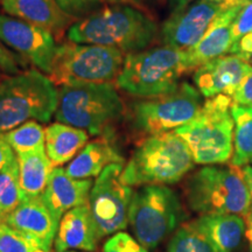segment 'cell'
<instances>
[{
  "mask_svg": "<svg viewBox=\"0 0 252 252\" xmlns=\"http://www.w3.org/2000/svg\"><path fill=\"white\" fill-rule=\"evenodd\" d=\"M157 35L158 25L152 18L140 9L122 4L81 19L67 32L70 42L113 47L124 54L145 50Z\"/></svg>",
  "mask_w": 252,
  "mask_h": 252,
  "instance_id": "obj_1",
  "label": "cell"
},
{
  "mask_svg": "<svg viewBox=\"0 0 252 252\" xmlns=\"http://www.w3.org/2000/svg\"><path fill=\"white\" fill-rule=\"evenodd\" d=\"M194 159L186 141L174 132H162L144 139L123 169V184L133 187L173 185L193 169Z\"/></svg>",
  "mask_w": 252,
  "mask_h": 252,
  "instance_id": "obj_2",
  "label": "cell"
},
{
  "mask_svg": "<svg viewBox=\"0 0 252 252\" xmlns=\"http://www.w3.org/2000/svg\"><path fill=\"white\" fill-rule=\"evenodd\" d=\"M189 208L200 216L239 215L250 210V195L242 167L207 165L193 173L185 185Z\"/></svg>",
  "mask_w": 252,
  "mask_h": 252,
  "instance_id": "obj_3",
  "label": "cell"
},
{
  "mask_svg": "<svg viewBox=\"0 0 252 252\" xmlns=\"http://www.w3.org/2000/svg\"><path fill=\"white\" fill-rule=\"evenodd\" d=\"M190 71L187 50L165 45L126 55L116 82L131 96L150 98L173 90Z\"/></svg>",
  "mask_w": 252,
  "mask_h": 252,
  "instance_id": "obj_4",
  "label": "cell"
},
{
  "mask_svg": "<svg viewBox=\"0 0 252 252\" xmlns=\"http://www.w3.org/2000/svg\"><path fill=\"white\" fill-rule=\"evenodd\" d=\"M232 105V97L226 94L207 98L190 122L174 130L186 141L195 163L207 166L230 161L234 151Z\"/></svg>",
  "mask_w": 252,
  "mask_h": 252,
  "instance_id": "obj_5",
  "label": "cell"
},
{
  "mask_svg": "<svg viewBox=\"0 0 252 252\" xmlns=\"http://www.w3.org/2000/svg\"><path fill=\"white\" fill-rule=\"evenodd\" d=\"M124 115V104L111 83L64 86L59 93L55 118L91 135L109 137Z\"/></svg>",
  "mask_w": 252,
  "mask_h": 252,
  "instance_id": "obj_6",
  "label": "cell"
},
{
  "mask_svg": "<svg viewBox=\"0 0 252 252\" xmlns=\"http://www.w3.org/2000/svg\"><path fill=\"white\" fill-rule=\"evenodd\" d=\"M59 106V93L48 76L32 69L0 84V133L30 121L47 123Z\"/></svg>",
  "mask_w": 252,
  "mask_h": 252,
  "instance_id": "obj_7",
  "label": "cell"
},
{
  "mask_svg": "<svg viewBox=\"0 0 252 252\" xmlns=\"http://www.w3.org/2000/svg\"><path fill=\"white\" fill-rule=\"evenodd\" d=\"M186 219L180 197L163 185L141 186L133 191L128 225L135 239L146 249H156Z\"/></svg>",
  "mask_w": 252,
  "mask_h": 252,
  "instance_id": "obj_8",
  "label": "cell"
},
{
  "mask_svg": "<svg viewBox=\"0 0 252 252\" xmlns=\"http://www.w3.org/2000/svg\"><path fill=\"white\" fill-rule=\"evenodd\" d=\"M124 53L113 47L69 42L58 46L48 77L55 86L110 83L117 78Z\"/></svg>",
  "mask_w": 252,
  "mask_h": 252,
  "instance_id": "obj_9",
  "label": "cell"
},
{
  "mask_svg": "<svg viewBox=\"0 0 252 252\" xmlns=\"http://www.w3.org/2000/svg\"><path fill=\"white\" fill-rule=\"evenodd\" d=\"M202 105V94L197 88L182 82L168 93L134 103L132 125L147 137L176 130L190 122Z\"/></svg>",
  "mask_w": 252,
  "mask_h": 252,
  "instance_id": "obj_10",
  "label": "cell"
},
{
  "mask_svg": "<svg viewBox=\"0 0 252 252\" xmlns=\"http://www.w3.org/2000/svg\"><path fill=\"white\" fill-rule=\"evenodd\" d=\"M123 163H111L100 173L89 196V208L99 239L127 228L133 189L123 184Z\"/></svg>",
  "mask_w": 252,
  "mask_h": 252,
  "instance_id": "obj_11",
  "label": "cell"
},
{
  "mask_svg": "<svg viewBox=\"0 0 252 252\" xmlns=\"http://www.w3.org/2000/svg\"><path fill=\"white\" fill-rule=\"evenodd\" d=\"M0 40L30 60L40 71L49 75L58 49L54 35L49 31L0 14Z\"/></svg>",
  "mask_w": 252,
  "mask_h": 252,
  "instance_id": "obj_12",
  "label": "cell"
},
{
  "mask_svg": "<svg viewBox=\"0 0 252 252\" xmlns=\"http://www.w3.org/2000/svg\"><path fill=\"white\" fill-rule=\"evenodd\" d=\"M223 13L222 9L209 0H197L178 12H173L163 23L162 42L181 50L194 47L204 36L214 21Z\"/></svg>",
  "mask_w": 252,
  "mask_h": 252,
  "instance_id": "obj_13",
  "label": "cell"
},
{
  "mask_svg": "<svg viewBox=\"0 0 252 252\" xmlns=\"http://www.w3.org/2000/svg\"><path fill=\"white\" fill-rule=\"evenodd\" d=\"M251 70V65L238 56H220L198 67L194 72V82L206 98L217 94L232 97Z\"/></svg>",
  "mask_w": 252,
  "mask_h": 252,
  "instance_id": "obj_14",
  "label": "cell"
},
{
  "mask_svg": "<svg viewBox=\"0 0 252 252\" xmlns=\"http://www.w3.org/2000/svg\"><path fill=\"white\" fill-rule=\"evenodd\" d=\"M5 223L36 242L47 252H52L59 224L50 215L42 198H23L20 204L9 213Z\"/></svg>",
  "mask_w": 252,
  "mask_h": 252,
  "instance_id": "obj_15",
  "label": "cell"
},
{
  "mask_svg": "<svg viewBox=\"0 0 252 252\" xmlns=\"http://www.w3.org/2000/svg\"><path fill=\"white\" fill-rule=\"evenodd\" d=\"M93 186L91 179H74L65 173L64 168L55 167L41 198L55 222L60 224L63 215L69 210L89 203Z\"/></svg>",
  "mask_w": 252,
  "mask_h": 252,
  "instance_id": "obj_16",
  "label": "cell"
},
{
  "mask_svg": "<svg viewBox=\"0 0 252 252\" xmlns=\"http://www.w3.org/2000/svg\"><path fill=\"white\" fill-rule=\"evenodd\" d=\"M97 234L89 204L76 207L64 214L59 224L54 241L55 252L97 250Z\"/></svg>",
  "mask_w": 252,
  "mask_h": 252,
  "instance_id": "obj_17",
  "label": "cell"
},
{
  "mask_svg": "<svg viewBox=\"0 0 252 252\" xmlns=\"http://www.w3.org/2000/svg\"><path fill=\"white\" fill-rule=\"evenodd\" d=\"M6 13L61 35L71 26V18L59 7L55 0H1Z\"/></svg>",
  "mask_w": 252,
  "mask_h": 252,
  "instance_id": "obj_18",
  "label": "cell"
},
{
  "mask_svg": "<svg viewBox=\"0 0 252 252\" xmlns=\"http://www.w3.org/2000/svg\"><path fill=\"white\" fill-rule=\"evenodd\" d=\"M241 7L228 9L219 15L204 36L187 50L190 70H196L204 63L229 53L232 46L231 25Z\"/></svg>",
  "mask_w": 252,
  "mask_h": 252,
  "instance_id": "obj_19",
  "label": "cell"
},
{
  "mask_svg": "<svg viewBox=\"0 0 252 252\" xmlns=\"http://www.w3.org/2000/svg\"><path fill=\"white\" fill-rule=\"evenodd\" d=\"M123 158L110 143L109 137L90 141L80 153L69 162L64 171L74 179L98 178L100 173L111 163H123Z\"/></svg>",
  "mask_w": 252,
  "mask_h": 252,
  "instance_id": "obj_20",
  "label": "cell"
},
{
  "mask_svg": "<svg viewBox=\"0 0 252 252\" xmlns=\"http://www.w3.org/2000/svg\"><path fill=\"white\" fill-rule=\"evenodd\" d=\"M194 220L219 252H234L245 236V220L239 215H207Z\"/></svg>",
  "mask_w": 252,
  "mask_h": 252,
  "instance_id": "obj_21",
  "label": "cell"
},
{
  "mask_svg": "<svg viewBox=\"0 0 252 252\" xmlns=\"http://www.w3.org/2000/svg\"><path fill=\"white\" fill-rule=\"evenodd\" d=\"M45 131L46 153L54 168L70 161L89 140L86 130L63 123H54Z\"/></svg>",
  "mask_w": 252,
  "mask_h": 252,
  "instance_id": "obj_22",
  "label": "cell"
},
{
  "mask_svg": "<svg viewBox=\"0 0 252 252\" xmlns=\"http://www.w3.org/2000/svg\"><path fill=\"white\" fill-rule=\"evenodd\" d=\"M17 157L20 171V188L24 198L40 197L45 191L49 176L54 169L46 153V147L18 154Z\"/></svg>",
  "mask_w": 252,
  "mask_h": 252,
  "instance_id": "obj_23",
  "label": "cell"
},
{
  "mask_svg": "<svg viewBox=\"0 0 252 252\" xmlns=\"http://www.w3.org/2000/svg\"><path fill=\"white\" fill-rule=\"evenodd\" d=\"M231 115L234 119V151L230 163L244 167L252 163V108L234 103Z\"/></svg>",
  "mask_w": 252,
  "mask_h": 252,
  "instance_id": "obj_24",
  "label": "cell"
},
{
  "mask_svg": "<svg viewBox=\"0 0 252 252\" xmlns=\"http://www.w3.org/2000/svg\"><path fill=\"white\" fill-rule=\"evenodd\" d=\"M168 252H219L195 220L184 223L175 230L167 245Z\"/></svg>",
  "mask_w": 252,
  "mask_h": 252,
  "instance_id": "obj_25",
  "label": "cell"
},
{
  "mask_svg": "<svg viewBox=\"0 0 252 252\" xmlns=\"http://www.w3.org/2000/svg\"><path fill=\"white\" fill-rule=\"evenodd\" d=\"M18 157L0 172V214L5 217L23 201Z\"/></svg>",
  "mask_w": 252,
  "mask_h": 252,
  "instance_id": "obj_26",
  "label": "cell"
},
{
  "mask_svg": "<svg viewBox=\"0 0 252 252\" xmlns=\"http://www.w3.org/2000/svg\"><path fill=\"white\" fill-rule=\"evenodd\" d=\"M5 139L17 154L32 152L45 147L46 131L39 123L30 121L4 133Z\"/></svg>",
  "mask_w": 252,
  "mask_h": 252,
  "instance_id": "obj_27",
  "label": "cell"
},
{
  "mask_svg": "<svg viewBox=\"0 0 252 252\" xmlns=\"http://www.w3.org/2000/svg\"><path fill=\"white\" fill-rule=\"evenodd\" d=\"M41 249L34 239L5 224L0 226V252H34Z\"/></svg>",
  "mask_w": 252,
  "mask_h": 252,
  "instance_id": "obj_28",
  "label": "cell"
},
{
  "mask_svg": "<svg viewBox=\"0 0 252 252\" xmlns=\"http://www.w3.org/2000/svg\"><path fill=\"white\" fill-rule=\"evenodd\" d=\"M59 7L72 18H87L99 11L102 0H55Z\"/></svg>",
  "mask_w": 252,
  "mask_h": 252,
  "instance_id": "obj_29",
  "label": "cell"
},
{
  "mask_svg": "<svg viewBox=\"0 0 252 252\" xmlns=\"http://www.w3.org/2000/svg\"><path fill=\"white\" fill-rule=\"evenodd\" d=\"M103 252H147V249L130 234L119 231L104 243Z\"/></svg>",
  "mask_w": 252,
  "mask_h": 252,
  "instance_id": "obj_30",
  "label": "cell"
},
{
  "mask_svg": "<svg viewBox=\"0 0 252 252\" xmlns=\"http://www.w3.org/2000/svg\"><path fill=\"white\" fill-rule=\"evenodd\" d=\"M252 32V0L242 6L231 25L232 43Z\"/></svg>",
  "mask_w": 252,
  "mask_h": 252,
  "instance_id": "obj_31",
  "label": "cell"
},
{
  "mask_svg": "<svg viewBox=\"0 0 252 252\" xmlns=\"http://www.w3.org/2000/svg\"><path fill=\"white\" fill-rule=\"evenodd\" d=\"M229 53L244 60L252 67V32L239 39L237 42L232 43Z\"/></svg>",
  "mask_w": 252,
  "mask_h": 252,
  "instance_id": "obj_32",
  "label": "cell"
},
{
  "mask_svg": "<svg viewBox=\"0 0 252 252\" xmlns=\"http://www.w3.org/2000/svg\"><path fill=\"white\" fill-rule=\"evenodd\" d=\"M232 100L238 105L252 108V70L245 77V80L242 82L238 89L236 90L235 94L232 96Z\"/></svg>",
  "mask_w": 252,
  "mask_h": 252,
  "instance_id": "obj_33",
  "label": "cell"
},
{
  "mask_svg": "<svg viewBox=\"0 0 252 252\" xmlns=\"http://www.w3.org/2000/svg\"><path fill=\"white\" fill-rule=\"evenodd\" d=\"M14 150L5 139L4 133H0V172L6 168L15 159Z\"/></svg>",
  "mask_w": 252,
  "mask_h": 252,
  "instance_id": "obj_34",
  "label": "cell"
},
{
  "mask_svg": "<svg viewBox=\"0 0 252 252\" xmlns=\"http://www.w3.org/2000/svg\"><path fill=\"white\" fill-rule=\"evenodd\" d=\"M0 67L2 70L11 72V74L19 71L18 61L14 59L13 54L1 46H0Z\"/></svg>",
  "mask_w": 252,
  "mask_h": 252,
  "instance_id": "obj_35",
  "label": "cell"
},
{
  "mask_svg": "<svg viewBox=\"0 0 252 252\" xmlns=\"http://www.w3.org/2000/svg\"><path fill=\"white\" fill-rule=\"evenodd\" d=\"M209 1L216 4L220 9H222V12H224L235 7H241V6L247 4L249 0H209Z\"/></svg>",
  "mask_w": 252,
  "mask_h": 252,
  "instance_id": "obj_36",
  "label": "cell"
},
{
  "mask_svg": "<svg viewBox=\"0 0 252 252\" xmlns=\"http://www.w3.org/2000/svg\"><path fill=\"white\" fill-rule=\"evenodd\" d=\"M242 172H243L244 181L245 184H247L249 195H250V204L252 208V166L248 165V166L242 167Z\"/></svg>",
  "mask_w": 252,
  "mask_h": 252,
  "instance_id": "obj_37",
  "label": "cell"
},
{
  "mask_svg": "<svg viewBox=\"0 0 252 252\" xmlns=\"http://www.w3.org/2000/svg\"><path fill=\"white\" fill-rule=\"evenodd\" d=\"M244 220H245V226H247V229H245V236H247L252 250V208H250L249 213L244 216Z\"/></svg>",
  "mask_w": 252,
  "mask_h": 252,
  "instance_id": "obj_38",
  "label": "cell"
},
{
  "mask_svg": "<svg viewBox=\"0 0 252 252\" xmlns=\"http://www.w3.org/2000/svg\"><path fill=\"white\" fill-rule=\"evenodd\" d=\"M194 0H168L169 2V8H171L172 13L173 12H178L187 7L188 5H190Z\"/></svg>",
  "mask_w": 252,
  "mask_h": 252,
  "instance_id": "obj_39",
  "label": "cell"
},
{
  "mask_svg": "<svg viewBox=\"0 0 252 252\" xmlns=\"http://www.w3.org/2000/svg\"><path fill=\"white\" fill-rule=\"evenodd\" d=\"M131 1L138 5H146V4H160V2H163V0H131Z\"/></svg>",
  "mask_w": 252,
  "mask_h": 252,
  "instance_id": "obj_40",
  "label": "cell"
},
{
  "mask_svg": "<svg viewBox=\"0 0 252 252\" xmlns=\"http://www.w3.org/2000/svg\"><path fill=\"white\" fill-rule=\"evenodd\" d=\"M105 1H108L109 4H113V5H117V4H122V2L126 1V0H105Z\"/></svg>",
  "mask_w": 252,
  "mask_h": 252,
  "instance_id": "obj_41",
  "label": "cell"
},
{
  "mask_svg": "<svg viewBox=\"0 0 252 252\" xmlns=\"http://www.w3.org/2000/svg\"><path fill=\"white\" fill-rule=\"evenodd\" d=\"M5 219H6V217L0 214V226H1L2 224H5Z\"/></svg>",
  "mask_w": 252,
  "mask_h": 252,
  "instance_id": "obj_42",
  "label": "cell"
},
{
  "mask_svg": "<svg viewBox=\"0 0 252 252\" xmlns=\"http://www.w3.org/2000/svg\"><path fill=\"white\" fill-rule=\"evenodd\" d=\"M34 252H47V251L42 250V249H37V250H36V251H34Z\"/></svg>",
  "mask_w": 252,
  "mask_h": 252,
  "instance_id": "obj_43",
  "label": "cell"
},
{
  "mask_svg": "<svg viewBox=\"0 0 252 252\" xmlns=\"http://www.w3.org/2000/svg\"><path fill=\"white\" fill-rule=\"evenodd\" d=\"M67 252H80V251H67Z\"/></svg>",
  "mask_w": 252,
  "mask_h": 252,
  "instance_id": "obj_44",
  "label": "cell"
}]
</instances>
